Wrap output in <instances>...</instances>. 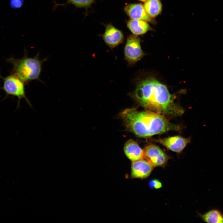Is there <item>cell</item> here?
<instances>
[{
    "label": "cell",
    "mask_w": 223,
    "mask_h": 223,
    "mask_svg": "<svg viewBox=\"0 0 223 223\" xmlns=\"http://www.w3.org/2000/svg\"><path fill=\"white\" fill-rule=\"evenodd\" d=\"M132 95L141 106L164 116H179L184 112L175 103L174 96L170 93L167 87L153 78L139 81Z\"/></svg>",
    "instance_id": "1"
},
{
    "label": "cell",
    "mask_w": 223,
    "mask_h": 223,
    "mask_svg": "<svg viewBox=\"0 0 223 223\" xmlns=\"http://www.w3.org/2000/svg\"><path fill=\"white\" fill-rule=\"evenodd\" d=\"M120 116L127 128L140 137H148L180 129V126L171 123L164 116L148 110L139 111L134 108L126 109Z\"/></svg>",
    "instance_id": "2"
},
{
    "label": "cell",
    "mask_w": 223,
    "mask_h": 223,
    "mask_svg": "<svg viewBox=\"0 0 223 223\" xmlns=\"http://www.w3.org/2000/svg\"><path fill=\"white\" fill-rule=\"evenodd\" d=\"M45 60H40L38 54L34 57H28L26 52L20 59L11 57L7 59V62L13 66L11 73L15 75L25 83L39 79L42 63Z\"/></svg>",
    "instance_id": "3"
},
{
    "label": "cell",
    "mask_w": 223,
    "mask_h": 223,
    "mask_svg": "<svg viewBox=\"0 0 223 223\" xmlns=\"http://www.w3.org/2000/svg\"><path fill=\"white\" fill-rule=\"evenodd\" d=\"M0 78L3 80V84L0 89L2 90L6 94L5 100L9 96L18 98L17 108L20 107L21 99H24L30 106H31L30 102L27 98L25 93V83L15 75L10 74L5 77L0 75Z\"/></svg>",
    "instance_id": "4"
},
{
    "label": "cell",
    "mask_w": 223,
    "mask_h": 223,
    "mask_svg": "<svg viewBox=\"0 0 223 223\" xmlns=\"http://www.w3.org/2000/svg\"><path fill=\"white\" fill-rule=\"evenodd\" d=\"M140 43L141 39L138 36L131 35L127 38L124 55L125 59L129 65L134 64L145 55Z\"/></svg>",
    "instance_id": "5"
},
{
    "label": "cell",
    "mask_w": 223,
    "mask_h": 223,
    "mask_svg": "<svg viewBox=\"0 0 223 223\" xmlns=\"http://www.w3.org/2000/svg\"><path fill=\"white\" fill-rule=\"evenodd\" d=\"M143 151V159L149 162L154 167L164 168L170 159L160 148L154 145L146 146Z\"/></svg>",
    "instance_id": "6"
},
{
    "label": "cell",
    "mask_w": 223,
    "mask_h": 223,
    "mask_svg": "<svg viewBox=\"0 0 223 223\" xmlns=\"http://www.w3.org/2000/svg\"><path fill=\"white\" fill-rule=\"evenodd\" d=\"M102 37L105 44L111 49L122 43L124 39L122 32L111 24L106 25Z\"/></svg>",
    "instance_id": "7"
},
{
    "label": "cell",
    "mask_w": 223,
    "mask_h": 223,
    "mask_svg": "<svg viewBox=\"0 0 223 223\" xmlns=\"http://www.w3.org/2000/svg\"><path fill=\"white\" fill-rule=\"evenodd\" d=\"M190 138L176 136L156 139L155 141L171 151L181 153L190 142Z\"/></svg>",
    "instance_id": "8"
},
{
    "label": "cell",
    "mask_w": 223,
    "mask_h": 223,
    "mask_svg": "<svg viewBox=\"0 0 223 223\" xmlns=\"http://www.w3.org/2000/svg\"><path fill=\"white\" fill-rule=\"evenodd\" d=\"M154 168L144 159L133 161L131 166V177L134 178H146L150 175Z\"/></svg>",
    "instance_id": "9"
},
{
    "label": "cell",
    "mask_w": 223,
    "mask_h": 223,
    "mask_svg": "<svg viewBox=\"0 0 223 223\" xmlns=\"http://www.w3.org/2000/svg\"><path fill=\"white\" fill-rule=\"evenodd\" d=\"M125 12L131 19L153 22V19L147 14L143 5L140 3H131L124 7Z\"/></svg>",
    "instance_id": "10"
},
{
    "label": "cell",
    "mask_w": 223,
    "mask_h": 223,
    "mask_svg": "<svg viewBox=\"0 0 223 223\" xmlns=\"http://www.w3.org/2000/svg\"><path fill=\"white\" fill-rule=\"evenodd\" d=\"M124 151L127 157L132 162L143 159V150L132 139H129L126 142Z\"/></svg>",
    "instance_id": "11"
},
{
    "label": "cell",
    "mask_w": 223,
    "mask_h": 223,
    "mask_svg": "<svg viewBox=\"0 0 223 223\" xmlns=\"http://www.w3.org/2000/svg\"><path fill=\"white\" fill-rule=\"evenodd\" d=\"M127 26L133 35L138 36L152 30L148 22L141 20L131 19L127 22Z\"/></svg>",
    "instance_id": "12"
},
{
    "label": "cell",
    "mask_w": 223,
    "mask_h": 223,
    "mask_svg": "<svg viewBox=\"0 0 223 223\" xmlns=\"http://www.w3.org/2000/svg\"><path fill=\"white\" fill-rule=\"evenodd\" d=\"M143 6L148 15L153 19L160 15L162 9V5L160 0H148L144 2Z\"/></svg>",
    "instance_id": "13"
},
{
    "label": "cell",
    "mask_w": 223,
    "mask_h": 223,
    "mask_svg": "<svg viewBox=\"0 0 223 223\" xmlns=\"http://www.w3.org/2000/svg\"><path fill=\"white\" fill-rule=\"evenodd\" d=\"M199 216L207 223H223V215L218 210L212 209Z\"/></svg>",
    "instance_id": "14"
},
{
    "label": "cell",
    "mask_w": 223,
    "mask_h": 223,
    "mask_svg": "<svg viewBox=\"0 0 223 223\" xmlns=\"http://www.w3.org/2000/svg\"><path fill=\"white\" fill-rule=\"evenodd\" d=\"M95 0H67V3L76 7L87 8L89 7Z\"/></svg>",
    "instance_id": "15"
},
{
    "label": "cell",
    "mask_w": 223,
    "mask_h": 223,
    "mask_svg": "<svg viewBox=\"0 0 223 223\" xmlns=\"http://www.w3.org/2000/svg\"><path fill=\"white\" fill-rule=\"evenodd\" d=\"M24 3L23 0H10L11 7L14 9H18L21 7Z\"/></svg>",
    "instance_id": "16"
},
{
    "label": "cell",
    "mask_w": 223,
    "mask_h": 223,
    "mask_svg": "<svg viewBox=\"0 0 223 223\" xmlns=\"http://www.w3.org/2000/svg\"><path fill=\"white\" fill-rule=\"evenodd\" d=\"M151 188L156 189L160 188L162 186V183L160 181L157 179H153L151 180L150 183Z\"/></svg>",
    "instance_id": "17"
},
{
    "label": "cell",
    "mask_w": 223,
    "mask_h": 223,
    "mask_svg": "<svg viewBox=\"0 0 223 223\" xmlns=\"http://www.w3.org/2000/svg\"><path fill=\"white\" fill-rule=\"evenodd\" d=\"M138 0L140 1L141 2H145L148 0Z\"/></svg>",
    "instance_id": "18"
}]
</instances>
